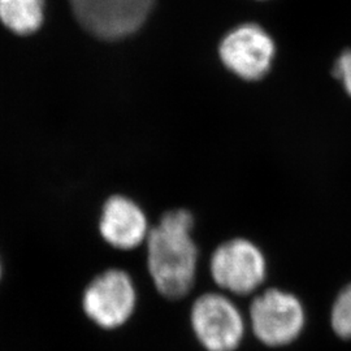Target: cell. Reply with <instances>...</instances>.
<instances>
[{"label": "cell", "mask_w": 351, "mask_h": 351, "mask_svg": "<svg viewBox=\"0 0 351 351\" xmlns=\"http://www.w3.org/2000/svg\"><path fill=\"white\" fill-rule=\"evenodd\" d=\"M333 75L351 97V50L343 51L333 66Z\"/></svg>", "instance_id": "11"}, {"label": "cell", "mask_w": 351, "mask_h": 351, "mask_svg": "<svg viewBox=\"0 0 351 351\" xmlns=\"http://www.w3.org/2000/svg\"><path fill=\"white\" fill-rule=\"evenodd\" d=\"M210 274L221 290L234 295H249L263 285L267 261L262 250L249 239H229L213 251Z\"/></svg>", "instance_id": "5"}, {"label": "cell", "mask_w": 351, "mask_h": 351, "mask_svg": "<svg viewBox=\"0 0 351 351\" xmlns=\"http://www.w3.org/2000/svg\"><path fill=\"white\" fill-rule=\"evenodd\" d=\"M219 53L221 62L234 75L246 81H258L271 69L275 43L263 27L245 24L226 34Z\"/></svg>", "instance_id": "7"}, {"label": "cell", "mask_w": 351, "mask_h": 351, "mask_svg": "<svg viewBox=\"0 0 351 351\" xmlns=\"http://www.w3.org/2000/svg\"><path fill=\"white\" fill-rule=\"evenodd\" d=\"M101 239L119 250H133L146 242L149 223L138 204L116 195L106 202L99 221Z\"/></svg>", "instance_id": "8"}, {"label": "cell", "mask_w": 351, "mask_h": 351, "mask_svg": "<svg viewBox=\"0 0 351 351\" xmlns=\"http://www.w3.org/2000/svg\"><path fill=\"white\" fill-rule=\"evenodd\" d=\"M45 0H0V20L17 34H30L43 21Z\"/></svg>", "instance_id": "9"}, {"label": "cell", "mask_w": 351, "mask_h": 351, "mask_svg": "<svg viewBox=\"0 0 351 351\" xmlns=\"http://www.w3.org/2000/svg\"><path fill=\"white\" fill-rule=\"evenodd\" d=\"M1 271H3V268H1V263H0V277H1Z\"/></svg>", "instance_id": "12"}, {"label": "cell", "mask_w": 351, "mask_h": 351, "mask_svg": "<svg viewBox=\"0 0 351 351\" xmlns=\"http://www.w3.org/2000/svg\"><path fill=\"white\" fill-rule=\"evenodd\" d=\"M138 294L132 276L108 268L94 277L82 291L81 307L88 320L104 330H116L133 317Z\"/></svg>", "instance_id": "2"}, {"label": "cell", "mask_w": 351, "mask_h": 351, "mask_svg": "<svg viewBox=\"0 0 351 351\" xmlns=\"http://www.w3.org/2000/svg\"><path fill=\"white\" fill-rule=\"evenodd\" d=\"M155 0H71L77 20L90 33L117 39L136 32L145 23Z\"/></svg>", "instance_id": "6"}, {"label": "cell", "mask_w": 351, "mask_h": 351, "mask_svg": "<svg viewBox=\"0 0 351 351\" xmlns=\"http://www.w3.org/2000/svg\"><path fill=\"white\" fill-rule=\"evenodd\" d=\"M193 226V215L186 210L169 211L146 239L151 281L167 300H182L194 288L199 254L191 237Z\"/></svg>", "instance_id": "1"}, {"label": "cell", "mask_w": 351, "mask_h": 351, "mask_svg": "<svg viewBox=\"0 0 351 351\" xmlns=\"http://www.w3.org/2000/svg\"><path fill=\"white\" fill-rule=\"evenodd\" d=\"M189 319L195 339L206 351H236L245 339V317L223 293L199 295L191 304Z\"/></svg>", "instance_id": "3"}, {"label": "cell", "mask_w": 351, "mask_h": 351, "mask_svg": "<svg viewBox=\"0 0 351 351\" xmlns=\"http://www.w3.org/2000/svg\"><path fill=\"white\" fill-rule=\"evenodd\" d=\"M330 326L339 339H351V284L342 289L333 302Z\"/></svg>", "instance_id": "10"}, {"label": "cell", "mask_w": 351, "mask_h": 351, "mask_svg": "<svg viewBox=\"0 0 351 351\" xmlns=\"http://www.w3.org/2000/svg\"><path fill=\"white\" fill-rule=\"evenodd\" d=\"M249 319L258 341L269 348H281L301 336L306 311L301 300L294 294L269 288L252 300Z\"/></svg>", "instance_id": "4"}]
</instances>
